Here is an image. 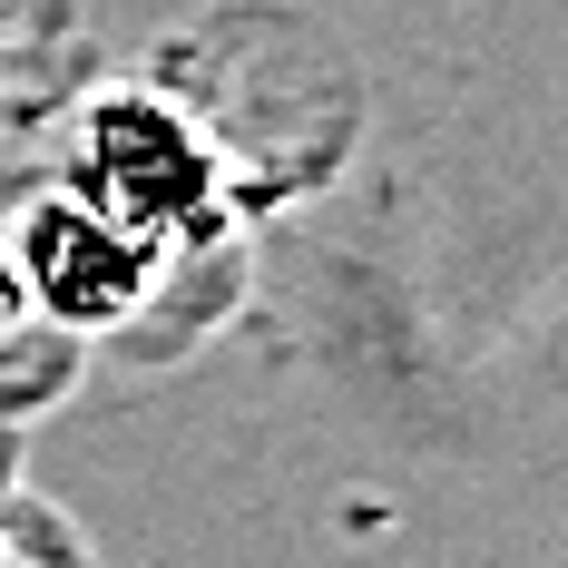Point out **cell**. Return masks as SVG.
Masks as SVG:
<instances>
[{"label":"cell","instance_id":"obj_1","mask_svg":"<svg viewBox=\"0 0 568 568\" xmlns=\"http://www.w3.org/2000/svg\"><path fill=\"white\" fill-rule=\"evenodd\" d=\"M59 186L79 206H99L109 226H128L138 245H158L168 265L216 255L235 226V186L206 118L138 79H109L59 118Z\"/></svg>","mask_w":568,"mask_h":568},{"label":"cell","instance_id":"obj_2","mask_svg":"<svg viewBox=\"0 0 568 568\" xmlns=\"http://www.w3.org/2000/svg\"><path fill=\"white\" fill-rule=\"evenodd\" d=\"M0 235H10V275H20L30 324H50V334H69V343L128 334V324L158 304V284H168V255H158V245H138V235L109 226L99 206H79L59 176L30 186Z\"/></svg>","mask_w":568,"mask_h":568},{"label":"cell","instance_id":"obj_3","mask_svg":"<svg viewBox=\"0 0 568 568\" xmlns=\"http://www.w3.org/2000/svg\"><path fill=\"white\" fill-rule=\"evenodd\" d=\"M0 568H89L79 529L20 480V452L0 442Z\"/></svg>","mask_w":568,"mask_h":568},{"label":"cell","instance_id":"obj_4","mask_svg":"<svg viewBox=\"0 0 568 568\" xmlns=\"http://www.w3.org/2000/svg\"><path fill=\"white\" fill-rule=\"evenodd\" d=\"M30 304H20V275H10V235H0V343H20Z\"/></svg>","mask_w":568,"mask_h":568}]
</instances>
